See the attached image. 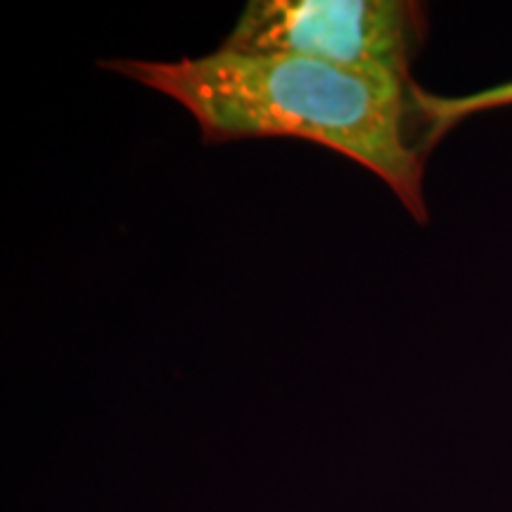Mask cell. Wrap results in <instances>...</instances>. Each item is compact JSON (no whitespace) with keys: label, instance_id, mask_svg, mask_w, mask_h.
<instances>
[{"label":"cell","instance_id":"1","mask_svg":"<svg viewBox=\"0 0 512 512\" xmlns=\"http://www.w3.org/2000/svg\"><path fill=\"white\" fill-rule=\"evenodd\" d=\"M102 67L183 105L204 143L290 136L330 147L380 176L415 219L427 221L422 176L441 131L415 83L370 79L299 55L228 48L178 62Z\"/></svg>","mask_w":512,"mask_h":512},{"label":"cell","instance_id":"2","mask_svg":"<svg viewBox=\"0 0 512 512\" xmlns=\"http://www.w3.org/2000/svg\"><path fill=\"white\" fill-rule=\"evenodd\" d=\"M425 10L406 0H252L221 48L285 53L347 72L413 83Z\"/></svg>","mask_w":512,"mask_h":512},{"label":"cell","instance_id":"3","mask_svg":"<svg viewBox=\"0 0 512 512\" xmlns=\"http://www.w3.org/2000/svg\"><path fill=\"white\" fill-rule=\"evenodd\" d=\"M427 105H430V112L441 133L446 131L448 126L456 124L458 119L467 117V114L479 112V110H491V107H503L512 105V83H505V86L489 88V91L467 95V98H434V95H427Z\"/></svg>","mask_w":512,"mask_h":512}]
</instances>
